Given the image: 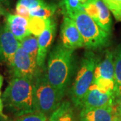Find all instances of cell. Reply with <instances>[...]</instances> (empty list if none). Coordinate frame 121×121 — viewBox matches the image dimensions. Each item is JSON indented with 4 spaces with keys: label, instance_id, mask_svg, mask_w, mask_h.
Returning a JSON list of instances; mask_svg holds the SVG:
<instances>
[{
    "label": "cell",
    "instance_id": "cell-1",
    "mask_svg": "<svg viewBox=\"0 0 121 121\" xmlns=\"http://www.w3.org/2000/svg\"><path fill=\"white\" fill-rule=\"evenodd\" d=\"M76 71L74 51L60 43L55 44L48 55L46 74L51 85L63 94H66Z\"/></svg>",
    "mask_w": 121,
    "mask_h": 121
},
{
    "label": "cell",
    "instance_id": "cell-2",
    "mask_svg": "<svg viewBox=\"0 0 121 121\" xmlns=\"http://www.w3.org/2000/svg\"><path fill=\"white\" fill-rule=\"evenodd\" d=\"M1 99L6 110L16 118L38 111L35 82L28 78L12 77Z\"/></svg>",
    "mask_w": 121,
    "mask_h": 121
},
{
    "label": "cell",
    "instance_id": "cell-3",
    "mask_svg": "<svg viewBox=\"0 0 121 121\" xmlns=\"http://www.w3.org/2000/svg\"><path fill=\"white\" fill-rule=\"evenodd\" d=\"M76 24L82 36L84 47L88 51H97L106 47L109 44L110 34L102 29L85 12L79 11L69 14Z\"/></svg>",
    "mask_w": 121,
    "mask_h": 121
},
{
    "label": "cell",
    "instance_id": "cell-4",
    "mask_svg": "<svg viewBox=\"0 0 121 121\" xmlns=\"http://www.w3.org/2000/svg\"><path fill=\"white\" fill-rule=\"evenodd\" d=\"M98 61L99 59L93 51L87 50L84 53L69 90V96L74 106L79 108L83 96L91 86Z\"/></svg>",
    "mask_w": 121,
    "mask_h": 121
},
{
    "label": "cell",
    "instance_id": "cell-5",
    "mask_svg": "<svg viewBox=\"0 0 121 121\" xmlns=\"http://www.w3.org/2000/svg\"><path fill=\"white\" fill-rule=\"evenodd\" d=\"M34 82L38 111L49 117L60 106L65 94L52 86L48 81L46 66L43 69H39Z\"/></svg>",
    "mask_w": 121,
    "mask_h": 121
},
{
    "label": "cell",
    "instance_id": "cell-6",
    "mask_svg": "<svg viewBox=\"0 0 121 121\" xmlns=\"http://www.w3.org/2000/svg\"><path fill=\"white\" fill-rule=\"evenodd\" d=\"M92 85H95L104 91L114 94L117 96L120 86L115 82L113 52L106 51L104 59L98 61L94 71Z\"/></svg>",
    "mask_w": 121,
    "mask_h": 121
},
{
    "label": "cell",
    "instance_id": "cell-7",
    "mask_svg": "<svg viewBox=\"0 0 121 121\" xmlns=\"http://www.w3.org/2000/svg\"><path fill=\"white\" fill-rule=\"evenodd\" d=\"M12 77L28 78L34 81L39 72L36 60L20 47L9 66Z\"/></svg>",
    "mask_w": 121,
    "mask_h": 121
},
{
    "label": "cell",
    "instance_id": "cell-8",
    "mask_svg": "<svg viewBox=\"0 0 121 121\" xmlns=\"http://www.w3.org/2000/svg\"><path fill=\"white\" fill-rule=\"evenodd\" d=\"M117 95L104 91L95 85H92L83 96L79 108H98L106 106H115Z\"/></svg>",
    "mask_w": 121,
    "mask_h": 121
},
{
    "label": "cell",
    "instance_id": "cell-9",
    "mask_svg": "<svg viewBox=\"0 0 121 121\" xmlns=\"http://www.w3.org/2000/svg\"><path fill=\"white\" fill-rule=\"evenodd\" d=\"M84 12L110 35L112 26L110 12L102 0H87L84 4Z\"/></svg>",
    "mask_w": 121,
    "mask_h": 121
},
{
    "label": "cell",
    "instance_id": "cell-10",
    "mask_svg": "<svg viewBox=\"0 0 121 121\" xmlns=\"http://www.w3.org/2000/svg\"><path fill=\"white\" fill-rule=\"evenodd\" d=\"M60 43L65 48L75 51L84 47L82 35L74 21L69 17L64 16L60 28Z\"/></svg>",
    "mask_w": 121,
    "mask_h": 121
},
{
    "label": "cell",
    "instance_id": "cell-11",
    "mask_svg": "<svg viewBox=\"0 0 121 121\" xmlns=\"http://www.w3.org/2000/svg\"><path fill=\"white\" fill-rule=\"evenodd\" d=\"M20 43L5 24L0 26V63L11 65Z\"/></svg>",
    "mask_w": 121,
    "mask_h": 121
},
{
    "label": "cell",
    "instance_id": "cell-12",
    "mask_svg": "<svg viewBox=\"0 0 121 121\" xmlns=\"http://www.w3.org/2000/svg\"><path fill=\"white\" fill-rule=\"evenodd\" d=\"M56 32V24L55 20L52 24L39 35L38 38V54L36 63L39 68L43 69L45 67V61L48 55Z\"/></svg>",
    "mask_w": 121,
    "mask_h": 121
},
{
    "label": "cell",
    "instance_id": "cell-13",
    "mask_svg": "<svg viewBox=\"0 0 121 121\" xmlns=\"http://www.w3.org/2000/svg\"><path fill=\"white\" fill-rule=\"evenodd\" d=\"M117 115L116 106L82 108L78 121H113Z\"/></svg>",
    "mask_w": 121,
    "mask_h": 121
},
{
    "label": "cell",
    "instance_id": "cell-14",
    "mask_svg": "<svg viewBox=\"0 0 121 121\" xmlns=\"http://www.w3.org/2000/svg\"><path fill=\"white\" fill-rule=\"evenodd\" d=\"M5 26L19 42L31 35L28 29V20L17 14L8 13L5 15Z\"/></svg>",
    "mask_w": 121,
    "mask_h": 121
},
{
    "label": "cell",
    "instance_id": "cell-15",
    "mask_svg": "<svg viewBox=\"0 0 121 121\" xmlns=\"http://www.w3.org/2000/svg\"><path fill=\"white\" fill-rule=\"evenodd\" d=\"M48 121H78L71 102L67 100L63 101L48 117Z\"/></svg>",
    "mask_w": 121,
    "mask_h": 121
},
{
    "label": "cell",
    "instance_id": "cell-16",
    "mask_svg": "<svg viewBox=\"0 0 121 121\" xmlns=\"http://www.w3.org/2000/svg\"><path fill=\"white\" fill-rule=\"evenodd\" d=\"M28 20L30 32L31 35L36 37H38L54 21L52 17L42 18L38 17H30Z\"/></svg>",
    "mask_w": 121,
    "mask_h": 121
},
{
    "label": "cell",
    "instance_id": "cell-17",
    "mask_svg": "<svg viewBox=\"0 0 121 121\" xmlns=\"http://www.w3.org/2000/svg\"><path fill=\"white\" fill-rule=\"evenodd\" d=\"M58 7L64 16L76 12H84V4L80 0H60Z\"/></svg>",
    "mask_w": 121,
    "mask_h": 121
},
{
    "label": "cell",
    "instance_id": "cell-18",
    "mask_svg": "<svg viewBox=\"0 0 121 121\" xmlns=\"http://www.w3.org/2000/svg\"><path fill=\"white\" fill-rule=\"evenodd\" d=\"M20 47L36 60L39 49L38 38L34 35H31L23 39L21 42H20Z\"/></svg>",
    "mask_w": 121,
    "mask_h": 121
},
{
    "label": "cell",
    "instance_id": "cell-19",
    "mask_svg": "<svg viewBox=\"0 0 121 121\" xmlns=\"http://www.w3.org/2000/svg\"><path fill=\"white\" fill-rule=\"evenodd\" d=\"M58 5L55 4H48L46 5L39 7L30 12V17H38L42 18L52 17L57 9Z\"/></svg>",
    "mask_w": 121,
    "mask_h": 121
},
{
    "label": "cell",
    "instance_id": "cell-20",
    "mask_svg": "<svg viewBox=\"0 0 121 121\" xmlns=\"http://www.w3.org/2000/svg\"><path fill=\"white\" fill-rule=\"evenodd\" d=\"M113 53L115 82L118 86H121V46L117 47Z\"/></svg>",
    "mask_w": 121,
    "mask_h": 121
},
{
    "label": "cell",
    "instance_id": "cell-21",
    "mask_svg": "<svg viewBox=\"0 0 121 121\" xmlns=\"http://www.w3.org/2000/svg\"><path fill=\"white\" fill-rule=\"evenodd\" d=\"M118 22H121V0H102Z\"/></svg>",
    "mask_w": 121,
    "mask_h": 121
},
{
    "label": "cell",
    "instance_id": "cell-22",
    "mask_svg": "<svg viewBox=\"0 0 121 121\" xmlns=\"http://www.w3.org/2000/svg\"><path fill=\"white\" fill-rule=\"evenodd\" d=\"M48 3L45 0H18L16 3V5H22L28 11L29 13L31 10L39 7L44 6L47 5Z\"/></svg>",
    "mask_w": 121,
    "mask_h": 121
},
{
    "label": "cell",
    "instance_id": "cell-23",
    "mask_svg": "<svg viewBox=\"0 0 121 121\" xmlns=\"http://www.w3.org/2000/svg\"><path fill=\"white\" fill-rule=\"evenodd\" d=\"M47 118L44 114L37 111L17 117L14 121H47Z\"/></svg>",
    "mask_w": 121,
    "mask_h": 121
},
{
    "label": "cell",
    "instance_id": "cell-24",
    "mask_svg": "<svg viewBox=\"0 0 121 121\" xmlns=\"http://www.w3.org/2000/svg\"><path fill=\"white\" fill-rule=\"evenodd\" d=\"M115 106H116V108H117L118 114L121 117V86H120L119 92H118V94L117 95Z\"/></svg>",
    "mask_w": 121,
    "mask_h": 121
},
{
    "label": "cell",
    "instance_id": "cell-25",
    "mask_svg": "<svg viewBox=\"0 0 121 121\" xmlns=\"http://www.w3.org/2000/svg\"><path fill=\"white\" fill-rule=\"evenodd\" d=\"M4 103H3L2 99L1 98V96H0V116L2 117L3 118H4L5 119H6V120H8V117H7L4 112Z\"/></svg>",
    "mask_w": 121,
    "mask_h": 121
},
{
    "label": "cell",
    "instance_id": "cell-26",
    "mask_svg": "<svg viewBox=\"0 0 121 121\" xmlns=\"http://www.w3.org/2000/svg\"><path fill=\"white\" fill-rule=\"evenodd\" d=\"M8 13L7 12H5L4 10V9L2 8V5H1V2H0V17H1V16L3 14V15H5L6 13Z\"/></svg>",
    "mask_w": 121,
    "mask_h": 121
},
{
    "label": "cell",
    "instance_id": "cell-27",
    "mask_svg": "<svg viewBox=\"0 0 121 121\" xmlns=\"http://www.w3.org/2000/svg\"><path fill=\"white\" fill-rule=\"evenodd\" d=\"M3 82H4V78L1 75H0V96H1V88L3 85Z\"/></svg>",
    "mask_w": 121,
    "mask_h": 121
},
{
    "label": "cell",
    "instance_id": "cell-28",
    "mask_svg": "<svg viewBox=\"0 0 121 121\" xmlns=\"http://www.w3.org/2000/svg\"><path fill=\"white\" fill-rule=\"evenodd\" d=\"M113 121H121V117L119 115H117V117H115V118L113 120Z\"/></svg>",
    "mask_w": 121,
    "mask_h": 121
},
{
    "label": "cell",
    "instance_id": "cell-29",
    "mask_svg": "<svg viewBox=\"0 0 121 121\" xmlns=\"http://www.w3.org/2000/svg\"><path fill=\"white\" fill-rule=\"evenodd\" d=\"M8 121V120H6V119H5L4 118H3V117L0 116V121Z\"/></svg>",
    "mask_w": 121,
    "mask_h": 121
},
{
    "label": "cell",
    "instance_id": "cell-30",
    "mask_svg": "<svg viewBox=\"0 0 121 121\" xmlns=\"http://www.w3.org/2000/svg\"><path fill=\"white\" fill-rule=\"evenodd\" d=\"M80 1H81L82 2L83 4H85V3L86 2V1H87V0H80Z\"/></svg>",
    "mask_w": 121,
    "mask_h": 121
}]
</instances>
